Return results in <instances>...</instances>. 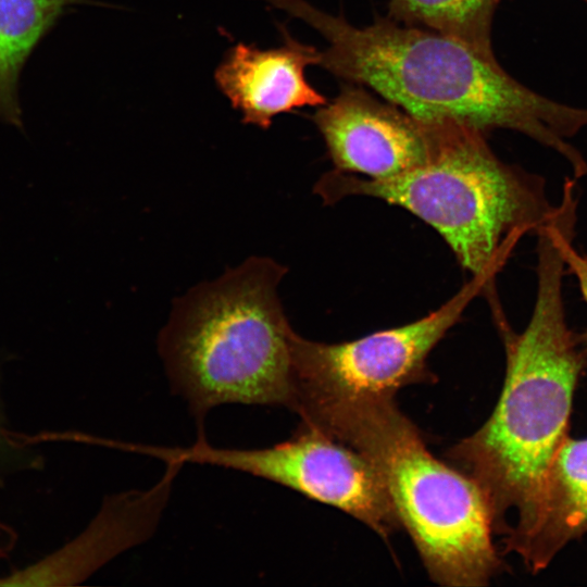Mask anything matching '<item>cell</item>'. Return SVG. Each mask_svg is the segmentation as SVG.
<instances>
[{
    "mask_svg": "<svg viewBox=\"0 0 587 587\" xmlns=\"http://www.w3.org/2000/svg\"><path fill=\"white\" fill-rule=\"evenodd\" d=\"M284 45L273 49L237 43L215 71V80L242 122L263 129L273 117L303 107H322L327 99L305 79L309 65H319L320 51L294 39L282 28Z\"/></svg>",
    "mask_w": 587,
    "mask_h": 587,
    "instance_id": "cell-9",
    "label": "cell"
},
{
    "mask_svg": "<svg viewBox=\"0 0 587 587\" xmlns=\"http://www.w3.org/2000/svg\"><path fill=\"white\" fill-rule=\"evenodd\" d=\"M286 268L253 257L178 299L159 337L172 389L203 421L223 404L292 410L290 326L278 297Z\"/></svg>",
    "mask_w": 587,
    "mask_h": 587,
    "instance_id": "cell-5",
    "label": "cell"
},
{
    "mask_svg": "<svg viewBox=\"0 0 587 587\" xmlns=\"http://www.w3.org/2000/svg\"><path fill=\"white\" fill-rule=\"evenodd\" d=\"M296 412L302 423L354 449L376 469L433 582L485 586L500 572L494 517L483 491L428 450L395 398L305 402Z\"/></svg>",
    "mask_w": 587,
    "mask_h": 587,
    "instance_id": "cell-4",
    "label": "cell"
},
{
    "mask_svg": "<svg viewBox=\"0 0 587 587\" xmlns=\"http://www.w3.org/2000/svg\"><path fill=\"white\" fill-rule=\"evenodd\" d=\"M497 292L485 276L472 279L442 305L398 327L342 342H320L295 333L291 342L296 408L305 402L395 398L408 385L436 380L426 361L477 296Z\"/></svg>",
    "mask_w": 587,
    "mask_h": 587,
    "instance_id": "cell-6",
    "label": "cell"
},
{
    "mask_svg": "<svg viewBox=\"0 0 587 587\" xmlns=\"http://www.w3.org/2000/svg\"><path fill=\"white\" fill-rule=\"evenodd\" d=\"M587 532V439L567 438L547 472L540 492L504 534L507 552L528 570H544L571 540Z\"/></svg>",
    "mask_w": 587,
    "mask_h": 587,
    "instance_id": "cell-11",
    "label": "cell"
},
{
    "mask_svg": "<svg viewBox=\"0 0 587 587\" xmlns=\"http://www.w3.org/2000/svg\"><path fill=\"white\" fill-rule=\"evenodd\" d=\"M427 122L430 148L422 165L388 179L334 168L314 191L327 204L367 196L401 207L437 230L472 276L495 282L517 241L536 235L554 212L545 178L500 160L477 128Z\"/></svg>",
    "mask_w": 587,
    "mask_h": 587,
    "instance_id": "cell-3",
    "label": "cell"
},
{
    "mask_svg": "<svg viewBox=\"0 0 587 587\" xmlns=\"http://www.w3.org/2000/svg\"><path fill=\"white\" fill-rule=\"evenodd\" d=\"M583 1H585L587 3V0H583Z\"/></svg>",
    "mask_w": 587,
    "mask_h": 587,
    "instance_id": "cell-17",
    "label": "cell"
},
{
    "mask_svg": "<svg viewBox=\"0 0 587 587\" xmlns=\"http://www.w3.org/2000/svg\"><path fill=\"white\" fill-rule=\"evenodd\" d=\"M179 467L168 463L162 480L147 491L110 498L79 537L45 560L0 580V585L30 578L54 585L84 580L110 559L150 536Z\"/></svg>",
    "mask_w": 587,
    "mask_h": 587,
    "instance_id": "cell-10",
    "label": "cell"
},
{
    "mask_svg": "<svg viewBox=\"0 0 587 587\" xmlns=\"http://www.w3.org/2000/svg\"><path fill=\"white\" fill-rule=\"evenodd\" d=\"M80 0H0V118L20 126L18 77L65 8Z\"/></svg>",
    "mask_w": 587,
    "mask_h": 587,
    "instance_id": "cell-12",
    "label": "cell"
},
{
    "mask_svg": "<svg viewBox=\"0 0 587 587\" xmlns=\"http://www.w3.org/2000/svg\"><path fill=\"white\" fill-rule=\"evenodd\" d=\"M500 0H390L388 17L438 32L495 57L491 27Z\"/></svg>",
    "mask_w": 587,
    "mask_h": 587,
    "instance_id": "cell-13",
    "label": "cell"
},
{
    "mask_svg": "<svg viewBox=\"0 0 587 587\" xmlns=\"http://www.w3.org/2000/svg\"><path fill=\"white\" fill-rule=\"evenodd\" d=\"M39 442L8 427L0 402V484L14 473L37 467L38 457L32 452V445Z\"/></svg>",
    "mask_w": 587,
    "mask_h": 587,
    "instance_id": "cell-14",
    "label": "cell"
},
{
    "mask_svg": "<svg viewBox=\"0 0 587 587\" xmlns=\"http://www.w3.org/2000/svg\"><path fill=\"white\" fill-rule=\"evenodd\" d=\"M320 33L328 46L319 65L366 87L423 121L454 120L485 135L521 133L559 153L573 176L587 161L569 140L587 126V109L559 103L525 87L473 47L390 17L357 27L307 0H264Z\"/></svg>",
    "mask_w": 587,
    "mask_h": 587,
    "instance_id": "cell-1",
    "label": "cell"
},
{
    "mask_svg": "<svg viewBox=\"0 0 587 587\" xmlns=\"http://www.w3.org/2000/svg\"><path fill=\"white\" fill-rule=\"evenodd\" d=\"M151 454L166 462L210 464L271 480L352 515L383 538L401 526L371 462L309 424L301 423L290 439L268 448H218L201 432L188 448L152 447Z\"/></svg>",
    "mask_w": 587,
    "mask_h": 587,
    "instance_id": "cell-7",
    "label": "cell"
},
{
    "mask_svg": "<svg viewBox=\"0 0 587 587\" xmlns=\"http://www.w3.org/2000/svg\"><path fill=\"white\" fill-rule=\"evenodd\" d=\"M575 225L569 226L561 237V251L565 263L566 274H571L579 288L580 295L587 304V254L574 247ZM587 348V330L579 334Z\"/></svg>",
    "mask_w": 587,
    "mask_h": 587,
    "instance_id": "cell-15",
    "label": "cell"
},
{
    "mask_svg": "<svg viewBox=\"0 0 587 587\" xmlns=\"http://www.w3.org/2000/svg\"><path fill=\"white\" fill-rule=\"evenodd\" d=\"M566 227L553 218L537 232L536 298L526 327L516 333L507 315L492 319L505 353L497 405L478 430L447 451L483 491L497 533H505L509 511L515 509L519 519L535 503L569 438L574 390L586 366L587 348L565 315L561 237Z\"/></svg>",
    "mask_w": 587,
    "mask_h": 587,
    "instance_id": "cell-2",
    "label": "cell"
},
{
    "mask_svg": "<svg viewBox=\"0 0 587 587\" xmlns=\"http://www.w3.org/2000/svg\"><path fill=\"white\" fill-rule=\"evenodd\" d=\"M17 535L12 526L0 521V559L8 558L12 551Z\"/></svg>",
    "mask_w": 587,
    "mask_h": 587,
    "instance_id": "cell-16",
    "label": "cell"
},
{
    "mask_svg": "<svg viewBox=\"0 0 587 587\" xmlns=\"http://www.w3.org/2000/svg\"><path fill=\"white\" fill-rule=\"evenodd\" d=\"M313 121L340 172L388 179L422 165L429 154V123L363 86H344L319 108Z\"/></svg>",
    "mask_w": 587,
    "mask_h": 587,
    "instance_id": "cell-8",
    "label": "cell"
}]
</instances>
